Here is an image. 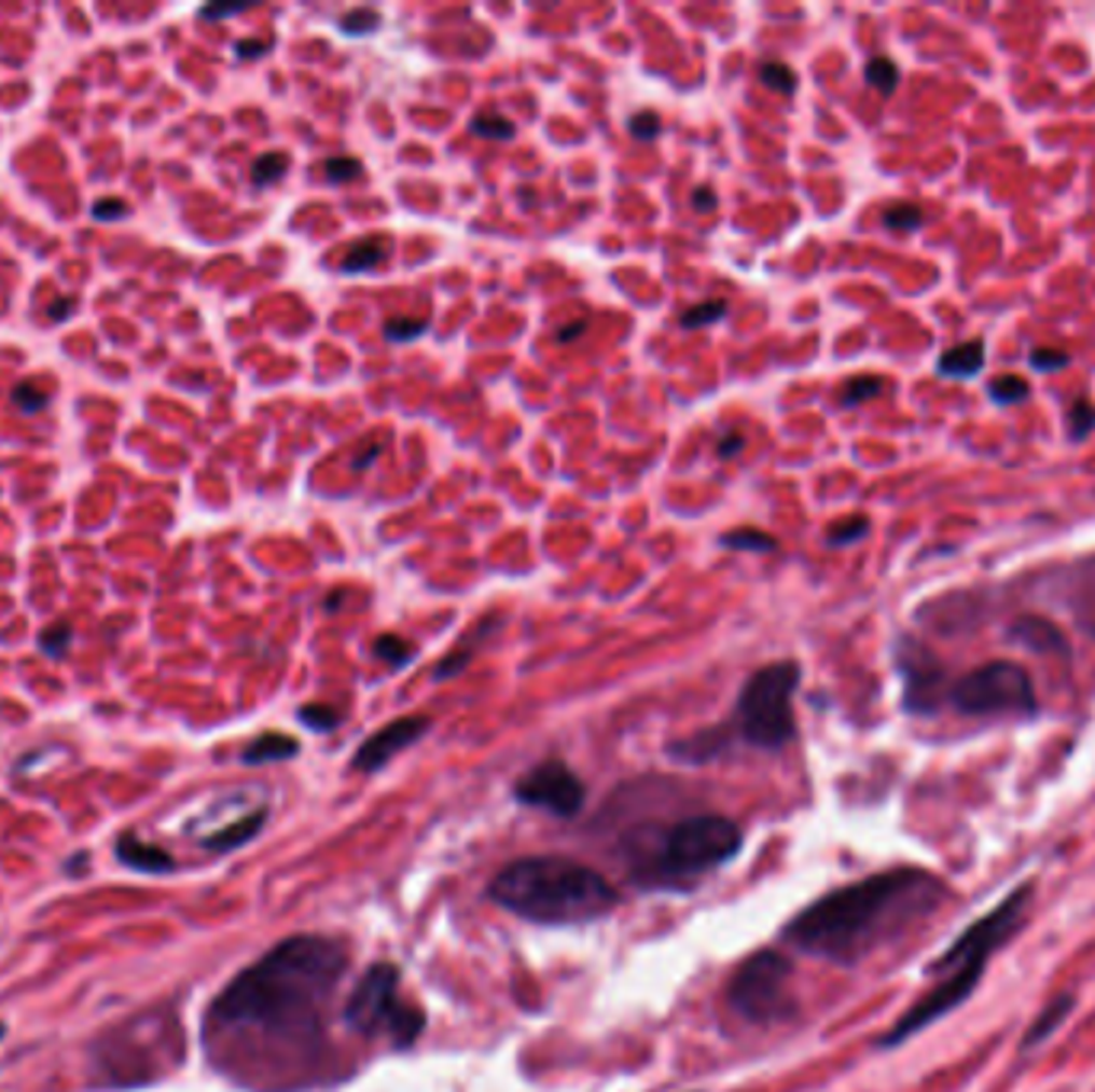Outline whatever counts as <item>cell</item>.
I'll return each instance as SVG.
<instances>
[{
    "label": "cell",
    "instance_id": "ba28073f",
    "mask_svg": "<svg viewBox=\"0 0 1095 1092\" xmlns=\"http://www.w3.org/2000/svg\"><path fill=\"white\" fill-rule=\"evenodd\" d=\"M948 705L961 715L971 718H986V715H1015V718H1031L1038 711V695L1028 669L1015 660H993L961 679L952 682L948 689Z\"/></svg>",
    "mask_w": 1095,
    "mask_h": 1092
},
{
    "label": "cell",
    "instance_id": "7c38bea8",
    "mask_svg": "<svg viewBox=\"0 0 1095 1092\" xmlns=\"http://www.w3.org/2000/svg\"><path fill=\"white\" fill-rule=\"evenodd\" d=\"M430 724L433 721L427 715H404V718L385 724L382 731H375L369 741L359 744V750L352 757V769H359V772H378L382 765L391 763L398 754L414 747L430 731Z\"/></svg>",
    "mask_w": 1095,
    "mask_h": 1092
},
{
    "label": "cell",
    "instance_id": "b9f144b4",
    "mask_svg": "<svg viewBox=\"0 0 1095 1092\" xmlns=\"http://www.w3.org/2000/svg\"><path fill=\"white\" fill-rule=\"evenodd\" d=\"M269 45H273V42H266V39H240V42L234 45V55H237L240 61L263 58V55L269 52Z\"/></svg>",
    "mask_w": 1095,
    "mask_h": 1092
},
{
    "label": "cell",
    "instance_id": "5bb4252c",
    "mask_svg": "<svg viewBox=\"0 0 1095 1092\" xmlns=\"http://www.w3.org/2000/svg\"><path fill=\"white\" fill-rule=\"evenodd\" d=\"M391 247H394V240H391L388 234H369V237H359V240H352L349 247H343V253H339V260H336V269L346 273V276L372 273V269H378V266L388 263Z\"/></svg>",
    "mask_w": 1095,
    "mask_h": 1092
},
{
    "label": "cell",
    "instance_id": "7bdbcfd3",
    "mask_svg": "<svg viewBox=\"0 0 1095 1092\" xmlns=\"http://www.w3.org/2000/svg\"><path fill=\"white\" fill-rule=\"evenodd\" d=\"M744 448H747V437H740V433H727V437L718 439V458H721V461L737 458Z\"/></svg>",
    "mask_w": 1095,
    "mask_h": 1092
},
{
    "label": "cell",
    "instance_id": "836d02e7",
    "mask_svg": "<svg viewBox=\"0 0 1095 1092\" xmlns=\"http://www.w3.org/2000/svg\"><path fill=\"white\" fill-rule=\"evenodd\" d=\"M71 641H74L71 625H68V622H58V625H48V628L39 635V651L58 660V656H65V651L71 648Z\"/></svg>",
    "mask_w": 1095,
    "mask_h": 1092
},
{
    "label": "cell",
    "instance_id": "ee69618b",
    "mask_svg": "<svg viewBox=\"0 0 1095 1092\" xmlns=\"http://www.w3.org/2000/svg\"><path fill=\"white\" fill-rule=\"evenodd\" d=\"M385 448H388V442H385V439H378V442L365 445V448H362V452H359V455L349 461V468H352V471H365V468H369V465H372V461H375V458H378Z\"/></svg>",
    "mask_w": 1095,
    "mask_h": 1092
},
{
    "label": "cell",
    "instance_id": "f35d334b",
    "mask_svg": "<svg viewBox=\"0 0 1095 1092\" xmlns=\"http://www.w3.org/2000/svg\"><path fill=\"white\" fill-rule=\"evenodd\" d=\"M1028 362H1031V369H1038V372H1061V369H1067V365H1070V353H1064V349H1048V346H1038V349H1031V353H1028Z\"/></svg>",
    "mask_w": 1095,
    "mask_h": 1092
},
{
    "label": "cell",
    "instance_id": "7dc6e473",
    "mask_svg": "<svg viewBox=\"0 0 1095 1092\" xmlns=\"http://www.w3.org/2000/svg\"><path fill=\"white\" fill-rule=\"evenodd\" d=\"M240 13V6H206V10H199V16L203 19H231V16H237Z\"/></svg>",
    "mask_w": 1095,
    "mask_h": 1092
},
{
    "label": "cell",
    "instance_id": "8fae6325",
    "mask_svg": "<svg viewBox=\"0 0 1095 1092\" xmlns=\"http://www.w3.org/2000/svg\"><path fill=\"white\" fill-rule=\"evenodd\" d=\"M516 798L529 807H542L557 817H573L586 801V788L570 765L545 760L516 782Z\"/></svg>",
    "mask_w": 1095,
    "mask_h": 1092
},
{
    "label": "cell",
    "instance_id": "44dd1931",
    "mask_svg": "<svg viewBox=\"0 0 1095 1092\" xmlns=\"http://www.w3.org/2000/svg\"><path fill=\"white\" fill-rule=\"evenodd\" d=\"M468 132L477 135V138H487V141H513L516 138V122L497 110L477 112L468 122Z\"/></svg>",
    "mask_w": 1095,
    "mask_h": 1092
},
{
    "label": "cell",
    "instance_id": "7402d4cb",
    "mask_svg": "<svg viewBox=\"0 0 1095 1092\" xmlns=\"http://www.w3.org/2000/svg\"><path fill=\"white\" fill-rule=\"evenodd\" d=\"M372 654L378 656V660H385V663L394 666V669H404V666L414 663L417 648H414L411 641H404L401 635H378V638L372 641Z\"/></svg>",
    "mask_w": 1095,
    "mask_h": 1092
},
{
    "label": "cell",
    "instance_id": "cb8c5ba5",
    "mask_svg": "<svg viewBox=\"0 0 1095 1092\" xmlns=\"http://www.w3.org/2000/svg\"><path fill=\"white\" fill-rule=\"evenodd\" d=\"M289 154H282V151H269V154H260L257 161H253V167H250V180H253V186H273V183H279L286 174H289Z\"/></svg>",
    "mask_w": 1095,
    "mask_h": 1092
},
{
    "label": "cell",
    "instance_id": "8d00e7d4",
    "mask_svg": "<svg viewBox=\"0 0 1095 1092\" xmlns=\"http://www.w3.org/2000/svg\"><path fill=\"white\" fill-rule=\"evenodd\" d=\"M299 721H302L305 728H311V731L328 734V731H333V728L339 724V711L330 708V705H305V708L299 711Z\"/></svg>",
    "mask_w": 1095,
    "mask_h": 1092
},
{
    "label": "cell",
    "instance_id": "74e56055",
    "mask_svg": "<svg viewBox=\"0 0 1095 1092\" xmlns=\"http://www.w3.org/2000/svg\"><path fill=\"white\" fill-rule=\"evenodd\" d=\"M10 401H13V407L23 411V414H39V411L45 407L48 395H45L42 388H36V385H16V388L10 391Z\"/></svg>",
    "mask_w": 1095,
    "mask_h": 1092
},
{
    "label": "cell",
    "instance_id": "e575fe53",
    "mask_svg": "<svg viewBox=\"0 0 1095 1092\" xmlns=\"http://www.w3.org/2000/svg\"><path fill=\"white\" fill-rule=\"evenodd\" d=\"M881 221H884V227H890V231H916V227L926 221V216H923L916 206H906V203H900V206H890V209H884Z\"/></svg>",
    "mask_w": 1095,
    "mask_h": 1092
},
{
    "label": "cell",
    "instance_id": "ffe728a7",
    "mask_svg": "<svg viewBox=\"0 0 1095 1092\" xmlns=\"http://www.w3.org/2000/svg\"><path fill=\"white\" fill-rule=\"evenodd\" d=\"M1015 638H1022L1028 648H1035V651H1067V641H1064V635L1051 625V622H1044V619H1035V616H1025V619H1018L1012 628H1009Z\"/></svg>",
    "mask_w": 1095,
    "mask_h": 1092
},
{
    "label": "cell",
    "instance_id": "e0dca14e",
    "mask_svg": "<svg viewBox=\"0 0 1095 1092\" xmlns=\"http://www.w3.org/2000/svg\"><path fill=\"white\" fill-rule=\"evenodd\" d=\"M986 365V346L984 340H965L952 349H945L939 356V375L945 378H974L981 375Z\"/></svg>",
    "mask_w": 1095,
    "mask_h": 1092
},
{
    "label": "cell",
    "instance_id": "d4e9b609",
    "mask_svg": "<svg viewBox=\"0 0 1095 1092\" xmlns=\"http://www.w3.org/2000/svg\"><path fill=\"white\" fill-rule=\"evenodd\" d=\"M382 26V13L375 6H356L349 13H343L336 19V29L349 39H362V36H372L375 29Z\"/></svg>",
    "mask_w": 1095,
    "mask_h": 1092
},
{
    "label": "cell",
    "instance_id": "c3c4849f",
    "mask_svg": "<svg viewBox=\"0 0 1095 1092\" xmlns=\"http://www.w3.org/2000/svg\"><path fill=\"white\" fill-rule=\"evenodd\" d=\"M583 330H586V318H583V321H573V324H564V328L557 330L554 340H557V343H570V340H577Z\"/></svg>",
    "mask_w": 1095,
    "mask_h": 1092
},
{
    "label": "cell",
    "instance_id": "8992f818",
    "mask_svg": "<svg viewBox=\"0 0 1095 1092\" xmlns=\"http://www.w3.org/2000/svg\"><path fill=\"white\" fill-rule=\"evenodd\" d=\"M744 846L740 827L721 814L685 817L663 833L651 862V881L689 884L702 874L727 866Z\"/></svg>",
    "mask_w": 1095,
    "mask_h": 1092
},
{
    "label": "cell",
    "instance_id": "5b68a950",
    "mask_svg": "<svg viewBox=\"0 0 1095 1092\" xmlns=\"http://www.w3.org/2000/svg\"><path fill=\"white\" fill-rule=\"evenodd\" d=\"M801 686V666L794 660H772L760 666L740 689L731 731L757 750H781L794 741V692Z\"/></svg>",
    "mask_w": 1095,
    "mask_h": 1092
},
{
    "label": "cell",
    "instance_id": "d6986e66",
    "mask_svg": "<svg viewBox=\"0 0 1095 1092\" xmlns=\"http://www.w3.org/2000/svg\"><path fill=\"white\" fill-rule=\"evenodd\" d=\"M263 820H266V814H263V811H257V814H247V817H240V820H234V824H224V827H219L216 833H206L203 846H206L209 853H231V849H240L244 843H250V840L260 833Z\"/></svg>",
    "mask_w": 1095,
    "mask_h": 1092
},
{
    "label": "cell",
    "instance_id": "f6af8a7d",
    "mask_svg": "<svg viewBox=\"0 0 1095 1092\" xmlns=\"http://www.w3.org/2000/svg\"><path fill=\"white\" fill-rule=\"evenodd\" d=\"M715 206H718V193H715L711 186L692 190V209H695V212H711Z\"/></svg>",
    "mask_w": 1095,
    "mask_h": 1092
},
{
    "label": "cell",
    "instance_id": "ab89813d",
    "mask_svg": "<svg viewBox=\"0 0 1095 1092\" xmlns=\"http://www.w3.org/2000/svg\"><path fill=\"white\" fill-rule=\"evenodd\" d=\"M660 115L654 110H638L632 119H628V132L635 141H654L660 135Z\"/></svg>",
    "mask_w": 1095,
    "mask_h": 1092
},
{
    "label": "cell",
    "instance_id": "d590c367",
    "mask_svg": "<svg viewBox=\"0 0 1095 1092\" xmlns=\"http://www.w3.org/2000/svg\"><path fill=\"white\" fill-rule=\"evenodd\" d=\"M1067 427H1070V439H1086L1093 433L1095 407L1086 401V398L1073 401V407H1070V414H1067Z\"/></svg>",
    "mask_w": 1095,
    "mask_h": 1092
},
{
    "label": "cell",
    "instance_id": "52a82bcc",
    "mask_svg": "<svg viewBox=\"0 0 1095 1092\" xmlns=\"http://www.w3.org/2000/svg\"><path fill=\"white\" fill-rule=\"evenodd\" d=\"M343 1015L356 1035H388L398 1048H411L427 1025L424 1009L401 999V971L394 965L369 968L349 993Z\"/></svg>",
    "mask_w": 1095,
    "mask_h": 1092
},
{
    "label": "cell",
    "instance_id": "f907efd6",
    "mask_svg": "<svg viewBox=\"0 0 1095 1092\" xmlns=\"http://www.w3.org/2000/svg\"><path fill=\"white\" fill-rule=\"evenodd\" d=\"M3 1035H6V1025L0 1022V1041H3Z\"/></svg>",
    "mask_w": 1095,
    "mask_h": 1092
},
{
    "label": "cell",
    "instance_id": "4316f807",
    "mask_svg": "<svg viewBox=\"0 0 1095 1092\" xmlns=\"http://www.w3.org/2000/svg\"><path fill=\"white\" fill-rule=\"evenodd\" d=\"M727 318V302L724 299H711V302H702V305H692L679 315V328L692 330V328H708V324H718Z\"/></svg>",
    "mask_w": 1095,
    "mask_h": 1092
},
{
    "label": "cell",
    "instance_id": "30bf717a",
    "mask_svg": "<svg viewBox=\"0 0 1095 1092\" xmlns=\"http://www.w3.org/2000/svg\"><path fill=\"white\" fill-rule=\"evenodd\" d=\"M893 660L903 676V708L913 715H935L948 702L952 689V682H945L939 656L916 638L903 635L893 648Z\"/></svg>",
    "mask_w": 1095,
    "mask_h": 1092
},
{
    "label": "cell",
    "instance_id": "ac0fdd59",
    "mask_svg": "<svg viewBox=\"0 0 1095 1092\" xmlns=\"http://www.w3.org/2000/svg\"><path fill=\"white\" fill-rule=\"evenodd\" d=\"M302 750V744L289 734H279V731H266L260 734L257 741H250L240 754V760L247 765H263V763H282V760H292L295 754Z\"/></svg>",
    "mask_w": 1095,
    "mask_h": 1092
},
{
    "label": "cell",
    "instance_id": "9c48e42d",
    "mask_svg": "<svg viewBox=\"0 0 1095 1092\" xmlns=\"http://www.w3.org/2000/svg\"><path fill=\"white\" fill-rule=\"evenodd\" d=\"M791 978H794L791 962L778 952L763 949V952L750 955L734 971L731 986H727V999H731L734 1012H740L747 1022L772 1025V1022L791 1015V1009H794Z\"/></svg>",
    "mask_w": 1095,
    "mask_h": 1092
},
{
    "label": "cell",
    "instance_id": "bcb514c9",
    "mask_svg": "<svg viewBox=\"0 0 1095 1092\" xmlns=\"http://www.w3.org/2000/svg\"><path fill=\"white\" fill-rule=\"evenodd\" d=\"M71 308H74V299H55V302L48 305V318H52V321H65V318L71 315Z\"/></svg>",
    "mask_w": 1095,
    "mask_h": 1092
},
{
    "label": "cell",
    "instance_id": "6da1fadb",
    "mask_svg": "<svg viewBox=\"0 0 1095 1092\" xmlns=\"http://www.w3.org/2000/svg\"><path fill=\"white\" fill-rule=\"evenodd\" d=\"M346 968L339 942L292 936L244 968L209 1009V1045L286 1048L318 1038L321 1012Z\"/></svg>",
    "mask_w": 1095,
    "mask_h": 1092
},
{
    "label": "cell",
    "instance_id": "d6a6232c",
    "mask_svg": "<svg viewBox=\"0 0 1095 1092\" xmlns=\"http://www.w3.org/2000/svg\"><path fill=\"white\" fill-rule=\"evenodd\" d=\"M321 170H324L328 183H352V180H359V177L365 174L362 161L352 157V154H333V157L324 161Z\"/></svg>",
    "mask_w": 1095,
    "mask_h": 1092
},
{
    "label": "cell",
    "instance_id": "277c9868",
    "mask_svg": "<svg viewBox=\"0 0 1095 1092\" xmlns=\"http://www.w3.org/2000/svg\"><path fill=\"white\" fill-rule=\"evenodd\" d=\"M1031 903V884L1015 887L1012 894H1006L986 916H981L974 926H968L958 942L932 965V971L939 974V981L932 983V990L916 999L903 1019L884 1035V1048H893L900 1041H906L910 1035L929 1028L932 1022L945 1019L955 1006H961L984 978L986 962L1012 939V932L1025 923Z\"/></svg>",
    "mask_w": 1095,
    "mask_h": 1092
},
{
    "label": "cell",
    "instance_id": "83f0119b",
    "mask_svg": "<svg viewBox=\"0 0 1095 1092\" xmlns=\"http://www.w3.org/2000/svg\"><path fill=\"white\" fill-rule=\"evenodd\" d=\"M760 81L766 84L768 91L781 94V97H791L798 91V71L785 61H763L760 65Z\"/></svg>",
    "mask_w": 1095,
    "mask_h": 1092
},
{
    "label": "cell",
    "instance_id": "f546056e",
    "mask_svg": "<svg viewBox=\"0 0 1095 1092\" xmlns=\"http://www.w3.org/2000/svg\"><path fill=\"white\" fill-rule=\"evenodd\" d=\"M872 533V523L865 516H849V520H840L827 529V545L830 548H843V545H856L862 542L865 536Z\"/></svg>",
    "mask_w": 1095,
    "mask_h": 1092
},
{
    "label": "cell",
    "instance_id": "2e32d148",
    "mask_svg": "<svg viewBox=\"0 0 1095 1092\" xmlns=\"http://www.w3.org/2000/svg\"><path fill=\"white\" fill-rule=\"evenodd\" d=\"M731 734H734L731 724H718V728L698 731V734H692V737L673 744L669 754H673L676 760H685V763H708V760H715V757L727 747Z\"/></svg>",
    "mask_w": 1095,
    "mask_h": 1092
},
{
    "label": "cell",
    "instance_id": "4dcf8cb0",
    "mask_svg": "<svg viewBox=\"0 0 1095 1092\" xmlns=\"http://www.w3.org/2000/svg\"><path fill=\"white\" fill-rule=\"evenodd\" d=\"M986 395H989V401H996V404L1009 407V404H1018V401H1025V398H1028V382H1025V378H1018V375H999V378H993V382H989Z\"/></svg>",
    "mask_w": 1095,
    "mask_h": 1092
},
{
    "label": "cell",
    "instance_id": "4fadbf2b",
    "mask_svg": "<svg viewBox=\"0 0 1095 1092\" xmlns=\"http://www.w3.org/2000/svg\"><path fill=\"white\" fill-rule=\"evenodd\" d=\"M115 859H119L125 869L141 874H170L177 869V862H174V856H170L167 849H161V846H154V843H144V840H138L135 833H122V837L115 840Z\"/></svg>",
    "mask_w": 1095,
    "mask_h": 1092
},
{
    "label": "cell",
    "instance_id": "681fc988",
    "mask_svg": "<svg viewBox=\"0 0 1095 1092\" xmlns=\"http://www.w3.org/2000/svg\"><path fill=\"white\" fill-rule=\"evenodd\" d=\"M343 603V593H333L328 603H324V612H336V606Z\"/></svg>",
    "mask_w": 1095,
    "mask_h": 1092
},
{
    "label": "cell",
    "instance_id": "7a4b0ae2",
    "mask_svg": "<svg viewBox=\"0 0 1095 1092\" xmlns=\"http://www.w3.org/2000/svg\"><path fill=\"white\" fill-rule=\"evenodd\" d=\"M945 897L948 887L935 874L890 869L820 897L788 923L785 939L814 958L859 965L926 923Z\"/></svg>",
    "mask_w": 1095,
    "mask_h": 1092
},
{
    "label": "cell",
    "instance_id": "60d3db41",
    "mask_svg": "<svg viewBox=\"0 0 1095 1092\" xmlns=\"http://www.w3.org/2000/svg\"><path fill=\"white\" fill-rule=\"evenodd\" d=\"M91 216H94L97 221H119V219H125V216H128V209H125V203H122V199H100V203H94Z\"/></svg>",
    "mask_w": 1095,
    "mask_h": 1092
},
{
    "label": "cell",
    "instance_id": "f1b7e54d",
    "mask_svg": "<svg viewBox=\"0 0 1095 1092\" xmlns=\"http://www.w3.org/2000/svg\"><path fill=\"white\" fill-rule=\"evenodd\" d=\"M865 81H869V87H875L881 97H890V94L897 91V84H900V68H897L890 58L875 55V58L865 65Z\"/></svg>",
    "mask_w": 1095,
    "mask_h": 1092
},
{
    "label": "cell",
    "instance_id": "603a6c76",
    "mask_svg": "<svg viewBox=\"0 0 1095 1092\" xmlns=\"http://www.w3.org/2000/svg\"><path fill=\"white\" fill-rule=\"evenodd\" d=\"M721 545L731 551H757V554H772L778 551V539L763 529H731L721 536Z\"/></svg>",
    "mask_w": 1095,
    "mask_h": 1092
},
{
    "label": "cell",
    "instance_id": "9a60e30c",
    "mask_svg": "<svg viewBox=\"0 0 1095 1092\" xmlns=\"http://www.w3.org/2000/svg\"><path fill=\"white\" fill-rule=\"evenodd\" d=\"M503 625V619H497V612H490V616H484L477 625H474V632H468L465 638H461V645L452 651V654H445L442 660H439L436 666H433V679L436 682H442V679H452V676H458L468 663H471V656H474V651L481 648V641H487L497 628Z\"/></svg>",
    "mask_w": 1095,
    "mask_h": 1092
},
{
    "label": "cell",
    "instance_id": "3957f363",
    "mask_svg": "<svg viewBox=\"0 0 1095 1092\" xmlns=\"http://www.w3.org/2000/svg\"><path fill=\"white\" fill-rule=\"evenodd\" d=\"M490 897L542 926H580L609 916L619 903V890L593 872L564 856H529L494 877Z\"/></svg>",
    "mask_w": 1095,
    "mask_h": 1092
},
{
    "label": "cell",
    "instance_id": "1f68e13d",
    "mask_svg": "<svg viewBox=\"0 0 1095 1092\" xmlns=\"http://www.w3.org/2000/svg\"><path fill=\"white\" fill-rule=\"evenodd\" d=\"M427 330H430V318H404V315H398V318H388V321H385L382 333H385V340H391V343H414V340H420Z\"/></svg>",
    "mask_w": 1095,
    "mask_h": 1092
},
{
    "label": "cell",
    "instance_id": "484cf974",
    "mask_svg": "<svg viewBox=\"0 0 1095 1092\" xmlns=\"http://www.w3.org/2000/svg\"><path fill=\"white\" fill-rule=\"evenodd\" d=\"M884 378L881 375H856V378H849L846 385H843V395H840V404L843 407H859V404H865V401H872V398H877L881 391H884Z\"/></svg>",
    "mask_w": 1095,
    "mask_h": 1092
}]
</instances>
